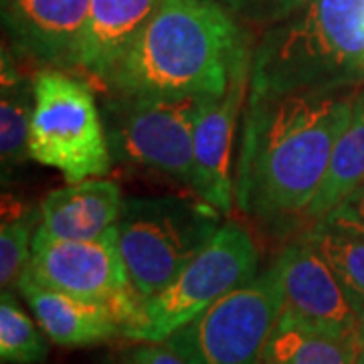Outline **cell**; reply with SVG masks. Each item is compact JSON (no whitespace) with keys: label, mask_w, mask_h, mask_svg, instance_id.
Masks as SVG:
<instances>
[{"label":"cell","mask_w":364,"mask_h":364,"mask_svg":"<svg viewBox=\"0 0 364 364\" xmlns=\"http://www.w3.org/2000/svg\"><path fill=\"white\" fill-rule=\"evenodd\" d=\"M358 87L249 91L235 172V205L243 215L272 233L304 225Z\"/></svg>","instance_id":"cell-1"},{"label":"cell","mask_w":364,"mask_h":364,"mask_svg":"<svg viewBox=\"0 0 364 364\" xmlns=\"http://www.w3.org/2000/svg\"><path fill=\"white\" fill-rule=\"evenodd\" d=\"M249 43L217 0H164L116 69L105 91L117 95H221Z\"/></svg>","instance_id":"cell-2"},{"label":"cell","mask_w":364,"mask_h":364,"mask_svg":"<svg viewBox=\"0 0 364 364\" xmlns=\"http://www.w3.org/2000/svg\"><path fill=\"white\" fill-rule=\"evenodd\" d=\"M364 83V0H306L253 49L251 93L358 87Z\"/></svg>","instance_id":"cell-3"},{"label":"cell","mask_w":364,"mask_h":364,"mask_svg":"<svg viewBox=\"0 0 364 364\" xmlns=\"http://www.w3.org/2000/svg\"><path fill=\"white\" fill-rule=\"evenodd\" d=\"M221 219V210L198 196L126 198L117 241L136 294L148 299L168 286L219 231Z\"/></svg>","instance_id":"cell-4"},{"label":"cell","mask_w":364,"mask_h":364,"mask_svg":"<svg viewBox=\"0 0 364 364\" xmlns=\"http://www.w3.org/2000/svg\"><path fill=\"white\" fill-rule=\"evenodd\" d=\"M28 154L59 170L67 182L105 176L112 170L102 109L85 81L51 67L35 75Z\"/></svg>","instance_id":"cell-5"},{"label":"cell","mask_w":364,"mask_h":364,"mask_svg":"<svg viewBox=\"0 0 364 364\" xmlns=\"http://www.w3.org/2000/svg\"><path fill=\"white\" fill-rule=\"evenodd\" d=\"M259 249L249 231L223 223L205 247L156 296L144 299L138 320L124 332L134 342H164L225 294L257 275Z\"/></svg>","instance_id":"cell-6"},{"label":"cell","mask_w":364,"mask_h":364,"mask_svg":"<svg viewBox=\"0 0 364 364\" xmlns=\"http://www.w3.org/2000/svg\"><path fill=\"white\" fill-rule=\"evenodd\" d=\"M205 100L107 93L102 117L112 158L191 184L195 124Z\"/></svg>","instance_id":"cell-7"},{"label":"cell","mask_w":364,"mask_h":364,"mask_svg":"<svg viewBox=\"0 0 364 364\" xmlns=\"http://www.w3.org/2000/svg\"><path fill=\"white\" fill-rule=\"evenodd\" d=\"M284 301L279 269L273 263L251 282L225 294L164 342L188 364H257Z\"/></svg>","instance_id":"cell-8"},{"label":"cell","mask_w":364,"mask_h":364,"mask_svg":"<svg viewBox=\"0 0 364 364\" xmlns=\"http://www.w3.org/2000/svg\"><path fill=\"white\" fill-rule=\"evenodd\" d=\"M25 273L73 298L109 304L122 318L124 332L138 320L144 299L132 287L116 225L90 241L55 239L39 227Z\"/></svg>","instance_id":"cell-9"},{"label":"cell","mask_w":364,"mask_h":364,"mask_svg":"<svg viewBox=\"0 0 364 364\" xmlns=\"http://www.w3.org/2000/svg\"><path fill=\"white\" fill-rule=\"evenodd\" d=\"M247 51L233 67L229 87L221 95L205 100L195 124L191 188L198 198L213 205L223 215L233 208V140L239 117H243L251 77Z\"/></svg>","instance_id":"cell-10"},{"label":"cell","mask_w":364,"mask_h":364,"mask_svg":"<svg viewBox=\"0 0 364 364\" xmlns=\"http://www.w3.org/2000/svg\"><path fill=\"white\" fill-rule=\"evenodd\" d=\"M90 9L91 0H2V25L21 57L73 71Z\"/></svg>","instance_id":"cell-11"},{"label":"cell","mask_w":364,"mask_h":364,"mask_svg":"<svg viewBox=\"0 0 364 364\" xmlns=\"http://www.w3.org/2000/svg\"><path fill=\"white\" fill-rule=\"evenodd\" d=\"M275 265L287 310L324 330L358 340L360 326L350 298L308 235L287 243Z\"/></svg>","instance_id":"cell-12"},{"label":"cell","mask_w":364,"mask_h":364,"mask_svg":"<svg viewBox=\"0 0 364 364\" xmlns=\"http://www.w3.org/2000/svg\"><path fill=\"white\" fill-rule=\"evenodd\" d=\"M16 289L26 299L41 330L59 346H93L124 336V322L109 304L73 298L41 286L26 273Z\"/></svg>","instance_id":"cell-13"},{"label":"cell","mask_w":364,"mask_h":364,"mask_svg":"<svg viewBox=\"0 0 364 364\" xmlns=\"http://www.w3.org/2000/svg\"><path fill=\"white\" fill-rule=\"evenodd\" d=\"M164 0H91L77 69L104 85Z\"/></svg>","instance_id":"cell-14"},{"label":"cell","mask_w":364,"mask_h":364,"mask_svg":"<svg viewBox=\"0 0 364 364\" xmlns=\"http://www.w3.org/2000/svg\"><path fill=\"white\" fill-rule=\"evenodd\" d=\"M122 205L116 182L102 178L71 182L43 198L39 227L55 239L90 241L116 225Z\"/></svg>","instance_id":"cell-15"},{"label":"cell","mask_w":364,"mask_h":364,"mask_svg":"<svg viewBox=\"0 0 364 364\" xmlns=\"http://www.w3.org/2000/svg\"><path fill=\"white\" fill-rule=\"evenodd\" d=\"M356 352V338L324 330L284 306L257 364H354Z\"/></svg>","instance_id":"cell-16"},{"label":"cell","mask_w":364,"mask_h":364,"mask_svg":"<svg viewBox=\"0 0 364 364\" xmlns=\"http://www.w3.org/2000/svg\"><path fill=\"white\" fill-rule=\"evenodd\" d=\"M35 109V79L18 69L14 51L0 57V164L6 182L31 158L28 130Z\"/></svg>","instance_id":"cell-17"},{"label":"cell","mask_w":364,"mask_h":364,"mask_svg":"<svg viewBox=\"0 0 364 364\" xmlns=\"http://www.w3.org/2000/svg\"><path fill=\"white\" fill-rule=\"evenodd\" d=\"M360 184H364V83L354 95L350 119L334 146L324 182L314 196L304 225L310 229L322 221Z\"/></svg>","instance_id":"cell-18"},{"label":"cell","mask_w":364,"mask_h":364,"mask_svg":"<svg viewBox=\"0 0 364 364\" xmlns=\"http://www.w3.org/2000/svg\"><path fill=\"white\" fill-rule=\"evenodd\" d=\"M306 235L336 273L358 316V344L364 342V235L316 223Z\"/></svg>","instance_id":"cell-19"},{"label":"cell","mask_w":364,"mask_h":364,"mask_svg":"<svg viewBox=\"0 0 364 364\" xmlns=\"http://www.w3.org/2000/svg\"><path fill=\"white\" fill-rule=\"evenodd\" d=\"M41 210L16 205L4 196L0 227V284L2 289H14L31 261L33 237L39 229Z\"/></svg>","instance_id":"cell-20"},{"label":"cell","mask_w":364,"mask_h":364,"mask_svg":"<svg viewBox=\"0 0 364 364\" xmlns=\"http://www.w3.org/2000/svg\"><path fill=\"white\" fill-rule=\"evenodd\" d=\"M0 356L9 364H43L49 356L47 334L21 308L13 289L0 298Z\"/></svg>","instance_id":"cell-21"},{"label":"cell","mask_w":364,"mask_h":364,"mask_svg":"<svg viewBox=\"0 0 364 364\" xmlns=\"http://www.w3.org/2000/svg\"><path fill=\"white\" fill-rule=\"evenodd\" d=\"M306 0H229V11L255 25H275Z\"/></svg>","instance_id":"cell-22"},{"label":"cell","mask_w":364,"mask_h":364,"mask_svg":"<svg viewBox=\"0 0 364 364\" xmlns=\"http://www.w3.org/2000/svg\"><path fill=\"white\" fill-rule=\"evenodd\" d=\"M320 223L364 235V184L354 188L350 195L332 208Z\"/></svg>","instance_id":"cell-23"},{"label":"cell","mask_w":364,"mask_h":364,"mask_svg":"<svg viewBox=\"0 0 364 364\" xmlns=\"http://www.w3.org/2000/svg\"><path fill=\"white\" fill-rule=\"evenodd\" d=\"M116 364H188L166 342H138L119 354Z\"/></svg>","instance_id":"cell-24"},{"label":"cell","mask_w":364,"mask_h":364,"mask_svg":"<svg viewBox=\"0 0 364 364\" xmlns=\"http://www.w3.org/2000/svg\"><path fill=\"white\" fill-rule=\"evenodd\" d=\"M354 364H364V342L358 344V352H356V360Z\"/></svg>","instance_id":"cell-25"},{"label":"cell","mask_w":364,"mask_h":364,"mask_svg":"<svg viewBox=\"0 0 364 364\" xmlns=\"http://www.w3.org/2000/svg\"><path fill=\"white\" fill-rule=\"evenodd\" d=\"M105 364H116V363H112V360H107V363H105Z\"/></svg>","instance_id":"cell-26"}]
</instances>
